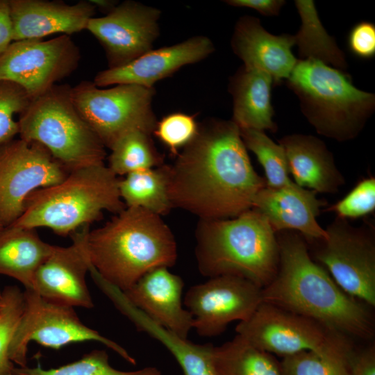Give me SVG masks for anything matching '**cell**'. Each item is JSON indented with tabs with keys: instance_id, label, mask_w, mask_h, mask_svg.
<instances>
[{
	"instance_id": "obj_28",
	"label": "cell",
	"mask_w": 375,
	"mask_h": 375,
	"mask_svg": "<svg viewBox=\"0 0 375 375\" xmlns=\"http://www.w3.org/2000/svg\"><path fill=\"white\" fill-rule=\"evenodd\" d=\"M110 150L108 167L116 176L163 165V157L154 147L151 134L140 129L123 134Z\"/></svg>"
},
{
	"instance_id": "obj_13",
	"label": "cell",
	"mask_w": 375,
	"mask_h": 375,
	"mask_svg": "<svg viewBox=\"0 0 375 375\" xmlns=\"http://www.w3.org/2000/svg\"><path fill=\"white\" fill-rule=\"evenodd\" d=\"M80 59L69 35L13 41L0 54V81L19 85L33 99L74 72Z\"/></svg>"
},
{
	"instance_id": "obj_7",
	"label": "cell",
	"mask_w": 375,
	"mask_h": 375,
	"mask_svg": "<svg viewBox=\"0 0 375 375\" xmlns=\"http://www.w3.org/2000/svg\"><path fill=\"white\" fill-rule=\"evenodd\" d=\"M18 124L21 139L43 146L69 172L104 164L105 146L74 106L69 85L32 99Z\"/></svg>"
},
{
	"instance_id": "obj_23",
	"label": "cell",
	"mask_w": 375,
	"mask_h": 375,
	"mask_svg": "<svg viewBox=\"0 0 375 375\" xmlns=\"http://www.w3.org/2000/svg\"><path fill=\"white\" fill-rule=\"evenodd\" d=\"M273 85L269 74L244 66L231 77L229 92L233 102L232 121L239 128L277 131L271 102Z\"/></svg>"
},
{
	"instance_id": "obj_17",
	"label": "cell",
	"mask_w": 375,
	"mask_h": 375,
	"mask_svg": "<svg viewBox=\"0 0 375 375\" xmlns=\"http://www.w3.org/2000/svg\"><path fill=\"white\" fill-rule=\"evenodd\" d=\"M214 51L210 38L194 36L174 45L151 49L124 66L102 70L92 82L99 88L134 84L151 88L157 81L185 65L205 59Z\"/></svg>"
},
{
	"instance_id": "obj_39",
	"label": "cell",
	"mask_w": 375,
	"mask_h": 375,
	"mask_svg": "<svg viewBox=\"0 0 375 375\" xmlns=\"http://www.w3.org/2000/svg\"><path fill=\"white\" fill-rule=\"evenodd\" d=\"M13 42L12 24L8 0H0V54Z\"/></svg>"
},
{
	"instance_id": "obj_34",
	"label": "cell",
	"mask_w": 375,
	"mask_h": 375,
	"mask_svg": "<svg viewBox=\"0 0 375 375\" xmlns=\"http://www.w3.org/2000/svg\"><path fill=\"white\" fill-rule=\"evenodd\" d=\"M198 128L199 125L193 115L175 112L157 122L153 134L169 149L172 155L177 156L180 149L194 138Z\"/></svg>"
},
{
	"instance_id": "obj_1",
	"label": "cell",
	"mask_w": 375,
	"mask_h": 375,
	"mask_svg": "<svg viewBox=\"0 0 375 375\" xmlns=\"http://www.w3.org/2000/svg\"><path fill=\"white\" fill-rule=\"evenodd\" d=\"M265 179L253 169L239 127L232 120L210 119L169 165L172 208L199 219H229L251 209Z\"/></svg>"
},
{
	"instance_id": "obj_22",
	"label": "cell",
	"mask_w": 375,
	"mask_h": 375,
	"mask_svg": "<svg viewBox=\"0 0 375 375\" xmlns=\"http://www.w3.org/2000/svg\"><path fill=\"white\" fill-rule=\"evenodd\" d=\"M285 152L289 172L298 185L317 193L334 194L345 183L333 154L319 138L291 134L278 140Z\"/></svg>"
},
{
	"instance_id": "obj_26",
	"label": "cell",
	"mask_w": 375,
	"mask_h": 375,
	"mask_svg": "<svg viewBox=\"0 0 375 375\" xmlns=\"http://www.w3.org/2000/svg\"><path fill=\"white\" fill-rule=\"evenodd\" d=\"M212 362L215 375H281L280 362L272 354L238 334L214 347Z\"/></svg>"
},
{
	"instance_id": "obj_10",
	"label": "cell",
	"mask_w": 375,
	"mask_h": 375,
	"mask_svg": "<svg viewBox=\"0 0 375 375\" xmlns=\"http://www.w3.org/2000/svg\"><path fill=\"white\" fill-rule=\"evenodd\" d=\"M325 230L326 240L312 242L317 243L314 260L345 292L374 307V227L369 223L356 227L336 217Z\"/></svg>"
},
{
	"instance_id": "obj_27",
	"label": "cell",
	"mask_w": 375,
	"mask_h": 375,
	"mask_svg": "<svg viewBox=\"0 0 375 375\" xmlns=\"http://www.w3.org/2000/svg\"><path fill=\"white\" fill-rule=\"evenodd\" d=\"M169 165L131 172L119 181L120 197L126 207H138L158 215L172 208L168 194Z\"/></svg>"
},
{
	"instance_id": "obj_16",
	"label": "cell",
	"mask_w": 375,
	"mask_h": 375,
	"mask_svg": "<svg viewBox=\"0 0 375 375\" xmlns=\"http://www.w3.org/2000/svg\"><path fill=\"white\" fill-rule=\"evenodd\" d=\"M72 243L55 246L33 278L32 290L42 297L71 307L91 308L94 303L86 283L90 263L79 230L71 235Z\"/></svg>"
},
{
	"instance_id": "obj_35",
	"label": "cell",
	"mask_w": 375,
	"mask_h": 375,
	"mask_svg": "<svg viewBox=\"0 0 375 375\" xmlns=\"http://www.w3.org/2000/svg\"><path fill=\"white\" fill-rule=\"evenodd\" d=\"M375 210V178L360 180L342 199L326 211L333 212L337 217L356 219L366 216Z\"/></svg>"
},
{
	"instance_id": "obj_21",
	"label": "cell",
	"mask_w": 375,
	"mask_h": 375,
	"mask_svg": "<svg viewBox=\"0 0 375 375\" xmlns=\"http://www.w3.org/2000/svg\"><path fill=\"white\" fill-rule=\"evenodd\" d=\"M294 44V35L271 34L252 16L238 20L231 40L233 51L243 66L267 73L274 86L286 81L296 65L297 59L291 50Z\"/></svg>"
},
{
	"instance_id": "obj_40",
	"label": "cell",
	"mask_w": 375,
	"mask_h": 375,
	"mask_svg": "<svg viewBox=\"0 0 375 375\" xmlns=\"http://www.w3.org/2000/svg\"><path fill=\"white\" fill-rule=\"evenodd\" d=\"M95 8L102 12H110L119 3L112 0H90Z\"/></svg>"
},
{
	"instance_id": "obj_5",
	"label": "cell",
	"mask_w": 375,
	"mask_h": 375,
	"mask_svg": "<svg viewBox=\"0 0 375 375\" xmlns=\"http://www.w3.org/2000/svg\"><path fill=\"white\" fill-rule=\"evenodd\" d=\"M119 181L104 164L72 170L62 181L33 192L21 216L10 226L45 227L71 235L99 219L103 210L117 214L126 208Z\"/></svg>"
},
{
	"instance_id": "obj_8",
	"label": "cell",
	"mask_w": 375,
	"mask_h": 375,
	"mask_svg": "<svg viewBox=\"0 0 375 375\" xmlns=\"http://www.w3.org/2000/svg\"><path fill=\"white\" fill-rule=\"evenodd\" d=\"M237 334L271 354L283 357L303 351L350 363L356 352L351 339L319 322L278 306L262 302Z\"/></svg>"
},
{
	"instance_id": "obj_24",
	"label": "cell",
	"mask_w": 375,
	"mask_h": 375,
	"mask_svg": "<svg viewBox=\"0 0 375 375\" xmlns=\"http://www.w3.org/2000/svg\"><path fill=\"white\" fill-rule=\"evenodd\" d=\"M55 246L43 241L35 229L8 226L0 229V274L13 278L25 289Z\"/></svg>"
},
{
	"instance_id": "obj_14",
	"label": "cell",
	"mask_w": 375,
	"mask_h": 375,
	"mask_svg": "<svg viewBox=\"0 0 375 375\" xmlns=\"http://www.w3.org/2000/svg\"><path fill=\"white\" fill-rule=\"evenodd\" d=\"M262 302V288L235 276L209 278L187 291L183 304L200 336L222 334L234 322L247 320Z\"/></svg>"
},
{
	"instance_id": "obj_11",
	"label": "cell",
	"mask_w": 375,
	"mask_h": 375,
	"mask_svg": "<svg viewBox=\"0 0 375 375\" xmlns=\"http://www.w3.org/2000/svg\"><path fill=\"white\" fill-rule=\"evenodd\" d=\"M24 299L23 312L8 351L10 360L18 367L26 366L31 341L54 349L74 342H98L128 362L136 364L124 347L83 324L73 307L49 301L32 289H25Z\"/></svg>"
},
{
	"instance_id": "obj_9",
	"label": "cell",
	"mask_w": 375,
	"mask_h": 375,
	"mask_svg": "<svg viewBox=\"0 0 375 375\" xmlns=\"http://www.w3.org/2000/svg\"><path fill=\"white\" fill-rule=\"evenodd\" d=\"M155 90L134 84H119L101 89L91 81L71 87L76 110L110 149L125 133L140 129L152 134L156 124L151 103Z\"/></svg>"
},
{
	"instance_id": "obj_38",
	"label": "cell",
	"mask_w": 375,
	"mask_h": 375,
	"mask_svg": "<svg viewBox=\"0 0 375 375\" xmlns=\"http://www.w3.org/2000/svg\"><path fill=\"white\" fill-rule=\"evenodd\" d=\"M225 2L235 7H244L257 10L265 16L278 15L283 0H228Z\"/></svg>"
},
{
	"instance_id": "obj_42",
	"label": "cell",
	"mask_w": 375,
	"mask_h": 375,
	"mask_svg": "<svg viewBox=\"0 0 375 375\" xmlns=\"http://www.w3.org/2000/svg\"><path fill=\"white\" fill-rule=\"evenodd\" d=\"M2 228H3V226H1L0 225V229H1Z\"/></svg>"
},
{
	"instance_id": "obj_3",
	"label": "cell",
	"mask_w": 375,
	"mask_h": 375,
	"mask_svg": "<svg viewBox=\"0 0 375 375\" xmlns=\"http://www.w3.org/2000/svg\"><path fill=\"white\" fill-rule=\"evenodd\" d=\"M90 265L122 292L151 270L171 267L178 251L174 236L160 215L126 207L110 221L90 231L79 229Z\"/></svg>"
},
{
	"instance_id": "obj_18",
	"label": "cell",
	"mask_w": 375,
	"mask_h": 375,
	"mask_svg": "<svg viewBox=\"0 0 375 375\" xmlns=\"http://www.w3.org/2000/svg\"><path fill=\"white\" fill-rule=\"evenodd\" d=\"M327 202L317 193L302 188L294 181L286 186H265L256 195L252 208L262 214L276 233L297 231L306 241L326 240L327 233L317 220L321 208Z\"/></svg>"
},
{
	"instance_id": "obj_37",
	"label": "cell",
	"mask_w": 375,
	"mask_h": 375,
	"mask_svg": "<svg viewBox=\"0 0 375 375\" xmlns=\"http://www.w3.org/2000/svg\"><path fill=\"white\" fill-rule=\"evenodd\" d=\"M351 375H375V347L355 352L350 365Z\"/></svg>"
},
{
	"instance_id": "obj_36",
	"label": "cell",
	"mask_w": 375,
	"mask_h": 375,
	"mask_svg": "<svg viewBox=\"0 0 375 375\" xmlns=\"http://www.w3.org/2000/svg\"><path fill=\"white\" fill-rule=\"evenodd\" d=\"M348 46L356 56L369 59L375 55V25L363 21L356 24L349 32Z\"/></svg>"
},
{
	"instance_id": "obj_29",
	"label": "cell",
	"mask_w": 375,
	"mask_h": 375,
	"mask_svg": "<svg viewBox=\"0 0 375 375\" xmlns=\"http://www.w3.org/2000/svg\"><path fill=\"white\" fill-rule=\"evenodd\" d=\"M240 132L247 149L254 153L263 167L267 187L278 188L293 182L289 176L285 152L280 144L262 131L240 128Z\"/></svg>"
},
{
	"instance_id": "obj_2",
	"label": "cell",
	"mask_w": 375,
	"mask_h": 375,
	"mask_svg": "<svg viewBox=\"0 0 375 375\" xmlns=\"http://www.w3.org/2000/svg\"><path fill=\"white\" fill-rule=\"evenodd\" d=\"M279 264L276 276L262 288V301L315 320L349 338L374 336L372 308L348 294L310 254L299 233H276Z\"/></svg>"
},
{
	"instance_id": "obj_15",
	"label": "cell",
	"mask_w": 375,
	"mask_h": 375,
	"mask_svg": "<svg viewBox=\"0 0 375 375\" xmlns=\"http://www.w3.org/2000/svg\"><path fill=\"white\" fill-rule=\"evenodd\" d=\"M160 15L156 8L124 1L105 16L92 17L86 30L103 47L108 68H116L152 49L159 35Z\"/></svg>"
},
{
	"instance_id": "obj_33",
	"label": "cell",
	"mask_w": 375,
	"mask_h": 375,
	"mask_svg": "<svg viewBox=\"0 0 375 375\" xmlns=\"http://www.w3.org/2000/svg\"><path fill=\"white\" fill-rule=\"evenodd\" d=\"M32 99L19 85L0 81V146L13 140L19 134V115L28 107Z\"/></svg>"
},
{
	"instance_id": "obj_20",
	"label": "cell",
	"mask_w": 375,
	"mask_h": 375,
	"mask_svg": "<svg viewBox=\"0 0 375 375\" xmlns=\"http://www.w3.org/2000/svg\"><path fill=\"white\" fill-rule=\"evenodd\" d=\"M13 41L42 39L55 33L70 35L86 30L94 17L89 1L67 4L60 1L8 0Z\"/></svg>"
},
{
	"instance_id": "obj_25",
	"label": "cell",
	"mask_w": 375,
	"mask_h": 375,
	"mask_svg": "<svg viewBox=\"0 0 375 375\" xmlns=\"http://www.w3.org/2000/svg\"><path fill=\"white\" fill-rule=\"evenodd\" d=\"M294 4L301 20L300 29L294 35L299 60H315L342 71L346 69L345 55L322 25L314 1L296 0Z\"/></svg>"
},
{
	"instance_id": "obj_32",
	"label": "cell",
	"mask_w": 375,
	"mask_h": 375,
	"mask_svg": "<svg viewBox=\"0 0 375 375\" xmlns=\"http://www.w3.org/2000/svg\"><path fill=\"white\" fill-rule=\"evenodd\" d=\"M350 365L311 351L283 357L280 362L281 375H351Z\"/></svg>"
},
{
	"instance_id": "obj_31",
	"label": "cell",
	"mask_w": 375,
	"mask_h": 375,
	"mask_svg": "<svg viewBox=\"0 0 375 375\" xmlns=\"http://www.w3.org/2000/svg\"><path fill=\"white\" fill-rule=\"evenodd\" d=\"M0 306V375H12L9 347L19 323L24 305V292L16 285L6 286Z\"/></svg>"
},
{
	"instance_id": "obj_30",
	"label": "cell",
	"mask_w": 375,
	"mask_h": 375,
	"mask_svg": "<svg viewBox=\"0 0 375 375\" xmlns=\"http://www.w3.org/2000/svg\"><path fill=\"white\" fill-rule=\"evenodd\" d=\"M12 375H162L155 367H146L135 371H122L111 366L107 352L94 350L81 359L58 368L44 369L35 367H15Z\"/></svg>"
},
{
	"instance_id": "obj_12",
	"label": "cell",
	"mask_w": 375,
	"mask_h": 375,
	"mask_svg": "<svg viewBox=\"0 0 375 375\" xmlns=\"http://www.w3.org/2000/svg\"><path fill=\"white\" fill-rule=\"evenodd\" d=\"M69 173L38 143L20 138L0 146V225L8 226L21 216L33 192L62 181Z\"/></svg>"
},
{
	"instance_id": "obj_19",
	"label": "cell",
	"mask_w": 375,
	"mask_h": 375,
	"mask_svg": "<svg viewBox=\"0 0 375 375\" xmlns=\"http://www.w3.org/2000/svg\"><path fill=\"white\" fill-rule=\"evenodd\" d=\"M184 283L167 267L151 270L123 292L129 301L157 324L188 339L193 317L183 307Z\"/></svg>"
},
{
	"instance_id": "obj_6",
	"label": "cell",
	"mask_w": 375,
	"mask_h": 375,
	"mask_svg": "<svg viewBox=\"0 0 375 375\" xmlns=\"http://www.w3.org/2000/svg\"><path fill=\"white\" fill-rule=\"evenodd\" d=\"M286 84L317 133L339 142L356 138L375 110V95L355 87L349 74L320 61L297 60Z\"/></svg>"
},
{
	"instance_id": "obj_4",
	"label": "cell",
	"mask_w": 375,
	"mask_h": 375,
	"mask_svg": "<svg viewBox=\"0 0 375 375\" xmlns=\"http://www.w3.org/2000/svg\"><path fill=\"white\" fill-rule=\"evenodd\" d=\"M195 256L204 276H235L263 288L276 274L279 245L266 217L251 208L233 218L199 219Z\"/></svg>"
},
{
	"instance_id": "obj_41",
	"label": "cell",
	"mask_w": 375,
	"mask_h": 375,
	"mask_svg": "<svg viewBox=\"0 0 375 375\" xmlns=\"http://www.w3.org/2000/svg\"><path fill=\"white\" fill-rule=\"evenodd\" d=\"M2 301V292L0 291V306Z\"/></svg>"
}]
</instances>
